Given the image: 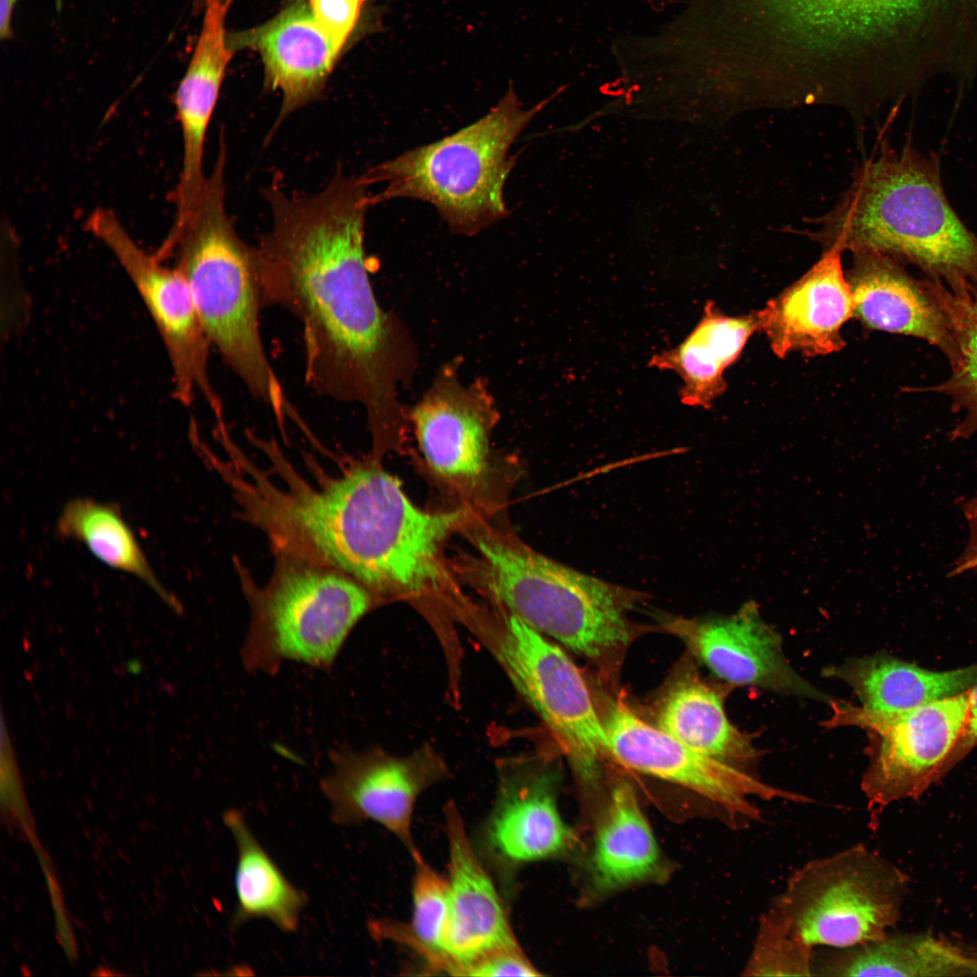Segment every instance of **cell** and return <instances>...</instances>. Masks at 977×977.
<instances>
[{"mask_svg":"<svg viewBox=\"0 0 977 977\" xmlns=\"http://www.w3.org/2000/svg\"><path fill=\"white\" fill-rule=\"evenodd\" d=\"M551 772L512 760L498 771L497 794L479 833L482 858L502 875L565 854L574 834L558 810Z\"/></svg>","mask_w":977,"mask_h":977,"instance_id":"15","label":"cell"},{"mask_svg":"<svg viewBox=\"0 0 977 977\" xmlns=\"http://www.w3.org/2000/svg\"><path fill=\"white\" fill-rule=\"evenodd\" d=\"M16 1L17 0L0 1V35L3 39L10 36L12 15Z\"/></svg>","mask_w":977,"mask_h":977,"instance_id":"36","label":"cell"},{"mask_svg":"<svg viewBox=\"0 0 977 977\" xmlns=\"http://www.w3.org/2000/svg\"><path fill=\"white\" fill-rule=\"evenodd\" d=\"M227 42L233 52L250 48L260 53L266 86L282 94L276 126L318 98L341 52L306 0L294 1L258 27L227 34Z\"/></svg>","mask_w":977,"mask_h":977,"instance_id":"21","label":"cell"},{"mask_svg":"<svg viewBox=\"0 0 977 977\" xmlns=\"http://www.w3.org/2000/svg\"><path fill=\"white\" fill-rule=\"evenodd\" d=\"M330 762L331 770L320 787L331 805L333 821L342 826L377 822L413 852L414 805L424 790L447 776L441 760L427 748L398 758L339 746L330 753Z\"/></svg>","mask_w":977,"mask_h":977,"instance_id":"14","label":"cell"},{"mask_svg":"<svg viewBox=\"0 0 977 977\" xmlns=\"http://www.w3.org/2000/svg\"><path fill=\"white\" fill-rule=\"evenodd\" d=\"M223 821L237 850V904L231 926L238 927L251 919H266L285 933L295 932L307 896L285 877L240 811H226Z\"/></svg>","mask_w":977,"mask_h":977,"instance_id":"27","label":"cell"},{"mask_svg":"<svg viewBox=\"0 0 977 977\" xmlns=\"http://www.w3.org/2000/svg\"><path fill=\"white\" fill-rule=\"evenodd\" d=\"M977 0H691L709 73L765 104L879 103L933 80Z\"/></svg>","mask_w":977,"mask_h":977,"instance_id":"1","label":"cell"},{"mask_svg":"<svg viewBox=\"0 0 977 977\" xmlns=\"http://www.w3.org/2000/svg\"><path fill=\"white\" fill-rule=\"evenodd\" d=\"M868 964L875 976L977 975V947L929 934H888L871 944Z\"/></svg>","mask_w":977,"mask_h":977,"instance_id":"30","label":"cell"},{"mask_svg":"<svg viewBox=\"0 0 977 977\" xmlns=\"http://www.w3.org/2000/svg\"><path fill=\"white\" fill-rule=\"evenodd\" d=\"M524 109L512 88L489 112L459 131L371 167L370 185L384 183L371 204L413 198L432 204L451 230L473 235L507 217L504 186L514 166L515 139L552 99Z\"/></svg>","mask_w":977,"mask_h":977,"instance_id":"6","label":"cell"},{"mask_svg":"<svg viewBox=\"0 0 977 977\" xmlns=\"http://www.w3.org/2000/svg\"><path fill=\"white\" fill-rule=\"evenodd\" d=\"M945 302L953 323L959 358L951 376L928 388L952 400L954 412L963 413L952 438L965 439L977 432V285L952 291L945 288Z\"/></svg>","mask_w":977,"mask_h":977,"instance_id":"31","label":"cell"},{"mask_svg":"<svg viewBox=\"0 0 977 977\" xmlns=\"http://www.w3.org/2000/svg\"><path fill=\"white\" fill-rule=\"evenodd\" d=\"M969 710L962 733L947 761V772L977 747V685L969 691Z\"/></svg>","mask_w":977,"mask_h":977,"instance_id":"35","label":"cell"},{"mask_svg":"<svg viewBox=\"0 0 977 977\" xmlns=\"http://www.w3.org/2000/svg\"><path fill=\"white\" fill-rule=\"evenodd\" d=\"M498 657L517 690L555 735L572 767L586 782L611 756L609 738L589 688L564 650L511 614Z\"/></svg>","mask_w":977,"mask_h":977,"instance_id":"11","label":"cell"},{"mask_svg":"<svg viewBox=\"0 0 977 977\" xmlns=\"http://www.w3.org/2000/svg\"><path fill=\"white\" fill-rule=\"evenodd\" d=\"M486 584L512 615L602 672L612 673L639 631L630 612L644 594L585 574L526 546L480 539Z\"/></svg>","mask_w":977,"mask_h":977,"instance_id":"7","label":"cell"},{"mask_svg":"<svg viewBox=\"0 0 977 977\" xmlns=\"http://www.w3.org/2000/svg\"><path fill=\"white\" fill-rule=\"evenodd\" d=\"M449 849L450 920L445 942L449 974L502 947L519 944L491 877L453 803L443 809Z\"/></svg>","mask_w":977,"mask_h":977,"instance_id":"19","label":"cell"},{"mask_svg":"<svg viewBox=\"0 0 977 977\" xmlns=\"http://www.w3.org/2000/svg\"><path fill=\"white\" fill-rule=\"evenodd\" d=\"M520 944L496 949L471 963L465 976H538Z\"/></svg>","mask_w":977,"mask_h":977,"instance_id":"34","label":"cell"},{"mask_svg":"<svg viewBox=\"0 0 977 977\" xmlns=\"http://www.w3.org/2000/svg\"><path fill=\"white\" fill-rule=\"evenodd\" d=\"M907 890L902 870L858 843L797 868L770 907L812 948H846L887 936Z\"/></svg>","mask_w":977,"mask_h":977,"instance_id":"9","label":"cell"},{"mask_svg":"<svg viewBox=\"0 0 977 977\" xmlns=\"http://www.w3.org/2000/svg\"><path fill=\"white\" fill-rule=\"evenodd\" d=\"M204 4L202 30L175 96L183 143L182 169L174 193L179 213L191 210L203 192L207 176L204 173L206 132L233 52L224 26L231 4L225 0H204Z\"/></svg>","mask_w":977,"mask_h":977,"instance_id":"22","label":"cell"},{"mask_svg":"<svg viewBox=\"0 0 977 977\" xmlns=\"http://www.w3.org/2000/svg\"><path fill=\"white\" fill-rule=\"evenodd\" d=\"M260 587L237 564L251 622L242 650L251 671L276 673L285 660L330 669L347 635L372 607L370 590L336 568L275 554Z\"/></svg>","mask_w":977,"mask_h":977,"instance_id":"8","label":"cell"},{"mask_svg":"<svg viewBox=\"0 0 977 977\" xmlns=\"http://www.w3.org/2000/svg\"><path fill=\"white\" fill-rule=\"evenodd\" d=\"M823 675L846 683L862 708L890 715L969 692L977 685V663L931 670L879 653L825 668Z\"/></svg>","mask_w":977,"mask_h":977,"instance_id":"23","label":"cell"},{"mask_svg":"<svg viewBox=\"0 0 977 977\" xmlns=\"http://www.w3.org/2000/svg\"><path fill=\"white\" fill-rule=\"evenodd\" d=\"M226 147L220 146L201 197L183 227L166 235L155 255L173 258L185 278L212 346L254 398L273 413L301 422L269 360L260 313L263 308L254 247L234 229L225 206Z\"/></svg>","mask_w":977,"mask_h":977,"instance_id":"5","label":"cell"},{"mask_svg":"<svg viewBox=\"0 0 977 977\" xmlns=\"http://www.w3.org/2000/svg\"><path fill=\"white\" fill-rule=\"evenodd\" d=\"M360 1H361L362 3H364V2L365 1V0H360Z\"/></svg>","mask_w":977,"mask_h":977,"instance_id":"38","label":"cell"},{"mask_svg":"<svg viewBox=\"0 0 977 977\" xmlns=\"http://www.w3.org/2000/svg\"><path fill=\"white\" fill-rule=\"evenodd\" d=\"M311 13L322 31L342 51L360 15V0H309Z\"/></svg>","mask_w":977,"mask_h":977,"instance_id":"33","label":"cell"},{"mask_svg":"<svg viewBox=\"0 0 977 977\" xmlns=\"http://www.w3.org/2000/svg\"><path fill=\"white\" fill-rule=\"evenodd\" d=\"M413 917L410 925L381 919L369 923L377 940L387 939L410 947L435 971L449 973L445 942L450 920L448 878L441 876L418 849L412 852Z\"/></svg>","mask_w":977,"mask_h":977,"instance_id":"29","label":"cell"},{"mask_svg":"<svg viewBox=\"0 0 977 977\" xmlns=\"http://www.w3.org/2000/svg\"><path fill=\"white\" fill-rule=\"evenodd\" d=\"M225 1L232 3V0H225Z\"/></svg>","mask_w":977,"mask_h":977,"instance_id":"37","label":"cell"},{"mask_svg":"<svg viewBox=\"0 0 977 977\" xmlns=\"http://www.w3.org/2000/svg\"><path fill=\"white\" fill-rule=\"evenodd\" d=\"M600 714L614 760L690 790L717 806L733 825H747L761 819L760 810L751 802L752 796L811 802L804 795L767 784L752 772L685 745L642 720L620 699H608Z\"/></svg>","mask_w":977,"mask_h":977,"instance_id":"13","label":"cell"},{"mask_svg":"<svg viewBox=\"0 0 977 977\" xmlns=\"http://www.w3.org/2000/svg\"><path fill=\"white\" fill-rule=\"evenodd\" d=\"M664 864L659 845L632 786L614 783L597 825L589 860L592 890L604 895L659 877Z\"/></svg>","mask_w":977,"mask_h":977,"instance_id":"24","label":"cell"},{"mask_svg":"<svg viewBox=\"0 0 977 977\" xmlns=\"http://www.w3.org/2000/svg\"><path fill=\"white\" fill-rule=\"evenodd\" d=\"M731 688L713 686L695 676L678 680L659 704L656 726L701 754L752 772L760 752L726 714L724 701Z\"/></svg>","mask_w":977,"mask_h":977,"instance_id":"26","label":"cell"},{"mask_svg":"<svg viewBox=\"0 0 977 977\" xmlns=\"http://www.w3.org/2000/svg\"><path fill=\"white\" fill-rule=\"evenodd\" d=\"M664 628L679 636L716 676L733 687L753 686L828 706L834 700L792 668L781 635L763 620L753 602L730 616L671 618Z\"/></svg>","mask_w":977,"mask_h":977,"instance_id":"16","label":"cell"},{"mask_svg":"<svg viewBox=\"0 0 977 977\" xmlns=\"http://www.w3.org/2000/svg\"><path fill=\"white\" fill-rule=\"evenodd\" d=\"M818 222L811 235L826 249L888 255L953 291L977 285V236L947 199L936 155H923L911 141L861 166Z\"/></svg>","mask_w":977,"mask_h":977,"instance_id":"3","label":"cell"},{"mask_svg":"<svg viewBox=\"0 0 977 977\" xmlns=\"http://www.w3.org/2000/svg\"><path fill=\"white\" fill-rule=\"evenodd\" d=\"M493 399L479 381L465 384L453 365H445L411 412L429 466L448 479H476L484 470Z\"/></svg>","mask_w":977,"mask_h":977,"instance_id":"18","label":"cell"},{"mask_svg":"<svg viewBox=\"0 0 977 977\" xmlns=\"http://www.w3.org/2000/svg\"><path fill=\"white\" fill-rule=\"evenodd\" d=\"M87 229L115 256L153 319L169 359L174 397L189 406L199 394L214 418H223L209 374L212 344L181 271L146 252L111 210H94Z\"/></svg>","mask_w":977,"mask_h":977,"instance_id":"12","label":"cell"},{"mask_svg":"<svg viewBox=\"0 0 977 977\" xmlns=\"http://www.w3.org/2000/svg\"><path fill=\"white\" fill-rule=\"evenodd\" d=\"M462 511L427 512L371 463L326 476L309 496L304 534L323 564L382 593H416L440 577L441 542Z\"/></svg>","mask_w":977,"mask_h":977,"instance_id":"4","label":"cell"},{"mask_svg":"<svg viewBox=\"0 0 977 977\" xmlns=\"http://www.w3.org/2000/svg\"><path fill=\"white\" fill-rule=\"evenodd\" d=\"M56 528L60 536L84 544L103 564L138 577L167 605L179 609L177 601L158 581L132 529L116 507L74 498L62 508Z\"/></svg>","mask_w":977,"mask_h":977,"instance_id":"28","label":"cell"},{"mask_svg":"<svg viewBox=\"0 0 977 977\" xmlns=\"http://www.w3.org/2000/svg\"><path fill=\"white\" fill-rule=\"evenodd\" d=\"M854 318L871 329L911 336L938 347L954 365L959 349L944 299V285L918 280L888 255L854 252L847 278Z\"/></svg>","mask_w":977,"mask_h":977,"instance_id":"17","label":"cell"},{"mask_svg":"<svg viewBox=\"0 0 977 977\" xmlns=\"http://www.w3.org/2000/svg\"><path fill=\"white\" fill-rule=\"evenodd\" d=\"M368 184L338 167L320 191L265 190L271 226L254 246L262 307L302 329L304 379L319 395L361 405L376 439L398 422L411 340L378 303L365 252Z\"/></svg>","mask_w":977,"mask_h":977,"instance_id":"2","label":"cell"},{"mask_svg":"<svg viewBox=\"0 0 977 977\" xmlns=\"http://www.w3.org/2000/svg\"><path fill=\"white\" fill-rule=\"evenodd\" d=\"M842 252L838 247L826 249L803 276L756 311L759 330L780 358L795 351L829 355L845 346L840 329L853 317L854 305Z\"/></svg>","mask_w":977,"mask_h":977,"instance_id":"20","label":"cell"},{"mask_svg":"<svg viewBox=\"0 0 977 977\" xmlns=\"http://www.w3.org/2000/svg\"><path fill=\"white\" fill-rule=\"evenodd\" d=\"M759 330L757 313L724 314L708 301L698 323L675 347L653 355L649 365L675 372L681 379L680 400L709 408L726 388V369L740 356L749 337Z\"/></svg>","mask_w":977,"mask_h":977,"instance_id":"25","label":"cell"},{"mask_svg":"<svg viewBox=\"0 0 977 977\" xmlns=\"http://www.w3.org/2000/svg\"><path fill=\"white\" fill-rule=\"evenodd\" d=\"M969 692L897 714L832 700L826 728L858 726L868 737L861 790L872 819L888 805L920 798L947 773L969 710Z\"/></svg>","mask_w":977,"mask_h":977,"instance_id":"10","label":"cell"},{"mask_svg":"<svg viewBox=\"0 0 977 977\" xmlns=\"http://www.w3.org/2000/svg\"><path fill=\"white\" fill-rule=\"evenodd\" d=\"M814 948L795 935L771 907L762 914L745 976H814Z\"/></svg>","mask_w":977,"mask_h":977,"instance_id":"32","label":"cell"}]
</instances>
